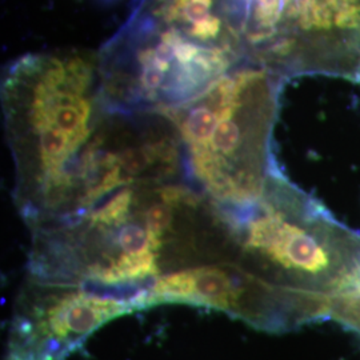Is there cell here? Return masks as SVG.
Here are the masks:
<instances>
[{
	"label": "cell",
	"instance_id": "cell-1",
	"mask_svg": "<svg viewBox=\"0 0 360 360\" xmlns=\"http://www.w3.org/2000/svg\"><path fill=\"white\" fill-rule=\"evenodd\" d=\"M227 224L240 236L242 271L270 292L276 307L295 327L333 318L335 302L360 276V238L297 193L279 174L272 175L263 195L231 205Z\"/></svg>",
	"mask_w": 360,
	"mask_h": 360
},
{
	"label": "cell",
	"instance_id": "cell-2",
	"mask_svg": "<svg viewBox=\"0 0 360 360\" xmlns=\"http://www.w3.org/2000/svg\"><path fill=\"white\" fill-rule=\"evenodd\" d=\"M274 77L245 62L196 98L159 112L179 132L198 179L224 203L257 200L275 172L270 154L278 101Z\"/></svg>",
	"mask_w": 360,
	"mask_h": 360
},
{
	"label": "cell",
	"instance_id": "cell-3",
	"mask_svg": "<svg viewBox=\"0 0 360 360\" xmlns=\"http://www.w3.org/2000/svg\"><path fill=\"white\" fill-rule=\"evenodd\" d=\"M242 37L247 59L275 77L360 82V0H245Z\"/></svg>",
	"mask_w": 360,
	"mask_h": 360
},
{
	"label": "cell",
	"instance_id": "cell-4",
	"mask_svg": "<svg viewBox=\"0 0 360 360\" xmlns=\"http://www.w3.org/2000/svg\"><path fill=\"white\" fill-rule=\"evenodd\" d=\"M129 309L123 299L83 291L53 296L15 322L8 360H62L103 323Z\"/></svg>",
	"mask_w": 360,
	"mask_h": 360
},
{
	"label": "cell",
	"instance_id": "cell-5",
	"mask_svg": "<svg viewBox=\"0 0 360 360\" xmlns=\"http://www.w3.org/2000/svg\"><path fill=\"white\" fill-rule=\"evenodd\" d=\"M108 1H112V0H108Z\"/></svg>",
	"mask_w": 360,
	"mask_h": 360
}]
</instances>
